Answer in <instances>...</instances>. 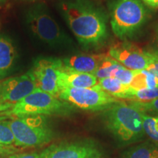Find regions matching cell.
<instances>
[{"mask_svg": "<svg viewBox=\"0 0 158 158\" xmlns=\"http://www.w3.org/2000/svg\"><path fill=\"white\" fill-rule=\"evenodd\" d=\"M108 56L132 70H147L149 65L147 51L128 41L118 43L110 47Z\"/></svg>", "mask_w": 158, "mask_h": 158, "instance_id": "obj_11", "label": "cell"}, {"mask_svg": "<svg viewBox=\"0 0 158 158\" xmlns=\"http://www.w3.org/2000/svg\"><path fill=\"white\" fill-rule=\"evenodd\" d=\"M108 10L114 34L124 41L135 37L149 16L141 0H111L108 2Z\"/></svg>", "mask_w": 158, "mask_h": 158, "instance_id": "obj_3", "label": "cell"}, {"mask_svg": "<svg viewBox=\"0 0 158 158\" xmlns=\"http://www.w3.org/2000/svg\"><path fill=\"white\" fill-rule=\"evenodd\" d=\"M158 98V87L150 89H141L134 90L133 89L130 92L128 99L135 101H143L147 102L153 100Z\"/></svg>", "mask_w": 158, "mask_h": 158, "instance_id": "obj_20", "label": "cell"}, {"mask_svg": "<svg viewBox=\"0 0 158 158\" xmlns=\"http://www.w3.org/2000/svg\"><path fill=\"white\" fill-rule=\"evenodd\" d=\"M62 68L61 59L38 57L35 59L31 70L34 75L37 88L58 98V71Z\"/></svg>", "mask_w": 158, "mask_h": 158, "instance_id": "obj_9", "label": "cell"}, {"mask_svg": "<svg viewBox=\"0 0 158 158\" xmlns=\"http://www.w3.org/2000/svg\"><path fill=\"white\" fill-rule=\"evenodd\" d=\"M155 51V52H156V53H157V54H158V48L157 49V50H155V51Z\"/></svg>", "mask_w": 158, "mask_h": 158, "instance_id": "obj_32", "label": "cell"}, {"mask_svg": "<svg viewBox=\"0 0 158 158\" xmlns=\"http://www.w3.org/2000/svg\"><path fill=\"white\" fill-rule=\"evenodd\" d=\"M6 1H7V0H0V5H2V4L5 3Z\"/></svg>", "mask_w": 158, "mask_h": 158, "instance_id": "obj_29", "label": "cell"}, {"mask_svg": "<svg viewBox=\"0 0 158 158\" xmlns=\"http://www.w3.org/2000/svg\"><path fill=\"white\" fill-rule=\"evenodd\" d=\"M58 9L77 40L85 49L104 46L109 33L108 14L91 0H60Z\"/></svg>", "mask_w": 158, "mask_h": 158, "instance_id": "obj_1", "label": "cell"}, {"mask_svg": "<svg viewBox=\"0 0 158 158\" xmlns=\"http://www.w3.org/2000/svg\"><path fill=\"white\" fill-rule=\"evenodd\" d=\"M16 147H36L48 143L54 133L45 116H17L9 121Z\"/></svg>", "mask_w": 158, "mask_h": 158, "instance_id": "obj_6", "label": "cell"}, {"mask_svg": "<svg viewBox=\"0 0 158 158\" xmlns=\"http://www.w3.org/2000/svg\"><path fill=\"white\" fill-rule=\"evenodd\" d=\"M43 152V158H104L99 146L92 140L54 143Z\"/></svg>", "mask_w": 158, "mask_h": 158, "instance_id": "obj_8", "label": "cell"}, {"mask_svg": "<svg viewBox=\"0 0 158 158\" xmlns=\"http://www.w3.org/2000/svg\"><path fill=\"white\" fill-rule=\"evenodd\" d=\"M58 84L59 88L88 89L99 86L98 79L93 75L68 70L63 66L58 71Z\"/></svg>", "mask_w": 158, "mask_h": 158, "instance_id": "obj_13", "label": "cell"}, {"mask_svg": "<svg viewBox=\"0 0 158 158\" xmlns=\"http://www.w3.org/2000/svg\"><path fill=\"white\" fill-rule=\"evenodd\" d=\"M122 158H158V143L147 141L132 147L124 151Z\"/></svg>", "mask_w": 158, "mask_h": 158, "instance_id": "obj_16", "label": "cell"}, {"mask_svg": "<svg viewBox=\"0 0 158 158\" xmlns=\"http://www.w3.org/2000/svg\"><path fill=\"white\" fill-rule=\"evenodd\" d=\"M75 112L73 106L37 88L5 113L8 117L27 115L70 116Z\"/></svg>", "mask_w": 158, "mask_h": 158, "instance_id": "obj_5", "label": "cell"}, {"mask_svg": "<svg viewBox=\"0 0 158 158\" xmlns=\"http://www.w3.org/2000/svg\"><path fill=\"white\" fill-rule=\"evenodd\" d=\"M152 52L154 53V54H155L156 55V56H157L158 57V54H157V53H156V52H155V51H152Z\"/></svg>", "mask_w": 158, "mask_h": 158, "instance_id": "obj_31", "label": "cell"}, {"mask_svg": "<svg viewBox=\"0 0 158 158\" xmlns=\"http://www.w3.org/2000/svg\"><path fill=\"white\" fill-rule=\"evenodd\" d=\"M0 143L3 145H14L15 143V137L9 121H0Z\"/></svg>", "mask_w": 158, "mask_h": 158, "instance_id": "obj_22", "label": "cell"}, {"mask_svg": "<svg viewBox=\"0 0 158 158\" xmlns=\"http://www.w3.org/2000/svg\"><path fill=\"white\" fill-rule=\"evenodd\" d=\"M27 1H35V0H27Z\"/></svg>", "mask_w": 158, "mask_h": 158, "instance_id": "obj_33", "label": "cell"}, {"mask_svg": "<svg viewBox=\"0 0 158 158\" xmlns=\"http://www.w3.org/2000/svg\"><path fill=\"white\" fill-rule=\"evenodd\" d=\"M122 66L123 65H122L108 55H106L99 65L98 68L97 69L93 76H95L98 80L102 78H114V75L116 71Z\"/></svg>", "mask_w": 158, "mask_h": 158, "instance_id": "obj_18", "label": "cell"}, {"mask_svg": "<svg viewBox=\"0 0 158 158\" xmlns=\"http://www.w3.org/2000/svg\"><path fill=\"white\" fill-rule=\"evenodd\" d=\"M136 70H132L130 69L124 68V66H122L117 70L116 71L114 75V78L119 81L122 84L129 86L133 80L134 76H135Z\"/></svg>", "mask_w": 158, "mask_h": 158, "instance_id": "obj_23", "label": "cell"}, {"mask_svg": "<svg viewBox=\"0 0 158 158\" xmlns=\"http://www.w3.org/2000/svg\"><path fill=\"white\" fill-rule=\"evenodd\" d=\"M149 56V65L147 70L158 77V57L153 52L147 51Z\"/></svg>", "mask_w": 158, "mask_h": 158, "instance_id": "obj_24", "label": "cell"}, {"mask_svg": "<svg viewBox=\"0 0 158 158\" xmlns=\"http://www.w3.org/2000/svg\"><path fill=\"white\" fill-rule=\"evenodd\" d=\"M129 102L144 114L154 115L153 116H158V98L147 102L132 100Z\"/></svg>", "mask_w": 158, "mask_h": 158, "instance_id": "obj_21", "label": "cell"}, {"mask_svg": "<svg viewBox=\"0 0 158 158\" xmlns=\"http://www.w3.org/2000/svg\"><path fill=\"white\" fill-rule=\"evenodd\" d=\"M105 127L118 142L135 143L145 135L141 112L129 102L114 103L102 113Z\"/></svg>", "mask_w": 158, "mask_h": 158, "instance_id": "obj_2", "label": "cell"}, {"mask_svg": "<svg viewBox=\"0 0 158 158\" xmlns=\"http://www.w3.org/2000/svg\"><path fill=\"white\" fill-rule=\"evenodd\" d=\"M6 158H43V152H32L15 153Z\"/></svg>", "mask_w": 158, "mask_h": 158, "instance_id": "obj_26", "label": "cell"}, {"mask_svg": "<svg viewBox=\"0 0 158 158\" xmlns=\"http://www.w3.org/2000/svg\"><path fill=\"white\" fill-rule=\"evenodd\" d=\"M141 1L150 8H158V0H141Z\"/></svg>", "mask_w": 158, "mask_h": 158, "instance_id": "obj_28", "label": "cell"}, {"mask_svg": "<svg viewBox=\"0 0 158 158\" xmlns=\"http://www.w3.org/2000/svg\"><path fill=\"white\" fill-rule=\"evenodd\" d=\"M58 98L74 107L89 111H104L120 100L102 90L100 85L88 89L59 88Z\"/></svg>", "mask_w": 158, "mask_h": 158, "instance_id": "obj_7", "label": "cell"}, {"mask_svg": "<svg viewBox=\"0 0 158 158\" xmlns=\"http://www.w3.org/2000/svg\"><path fill=\"white\" fill-rule=\"evenodd\" d=\"M129 86L134 90L157 88L158 87V77L147 70H136Z\"/></svg>", "mask_w": 158, "mask_h": 158, "instance_id": "obj_17", "label": "cell"}, {"mask_svg": "<svg viewBox=\"0 0 158 158\" xmlns=\"http://www.w3.org/2000/svg\"><path fill=\"white\" fill-rule=\"evenodd\" d=\"M13 105L9 104V103H3V102H0V121H3V120H6L8 116H5V113L7 110H10Z\"/></svg>", "mask_w": 158, "mask_h": 158, "instance_id": "obj_27", "label": "cell"}, {"mask_svg": "<svg viewBox=\"0 0 158 158\" xmlns=\"http://www.w3.org/2000/svg\"><path fill=\"white\" fill-rule=\"evenodd\" d=\"M106 56L105 54H78L61 60L63 68L66 70L93 75Z\"/></svg>", "mask_w": 158, "mask_h": 158, "instance_id": "obj_12", "label": "cell"}, {"mask_svg": "<svg viewBox=\"0 0 158 158\" xmlns=\"http://www.w3.org/2000/svg\"><path fill=\"white\" fill-rule=\"evenodd\" d=\"M17 56V50L12 40L0 34V81L5 79L14 68Z\"/></svg>", "mask_w": 158, "mask_h": 158, "instance_id": "obj_14", "label": "cell"}, {"mask_svg": "<svg viewBox=\"0 0 158 158\" xmlns=\"http://www.w3.org/2000/svg\"><path fill=\"white\" fill-rule=\"evenodd\" d=\"M98 83L102 90L117 99H128L130 92L133 91L130 86L122 84L116 78L99 79Z\"/></svg>", "mask_w": 158, "mask_h": 158, "instance_id": "obj_15", "label": "cell"}, {"mask_svg": "<svg viewBox=\"0 0 158 158\" xmlns=\"http://www.w3.org/2000/svg\"><path fill=\"white\" fill-rule=\"evenodd\" d=\"M20 149L14 145H3L0 143V158H6L10 155L18 153Z\"/></svg>", "mask_w": 158, "mask_h": 158, "instance_id": "obj_25", "label": "cell"}, {"mask_svg": "<svg viewBox=\"0 0 158 158\" xmlns=\"http://www.w3.org/2000/svg\"><path fill=\"white\" fill-rule=\"evenodd\" d=\"M141 116L145 135L153 142L158 143V116H150L143 112H141Z\"/></svg>", "mask_w": 158, "mask_h": 158, "instance_id": "obj_19", "label": "cell"}, {"mask_svg": "<svg viewBox=\"0 0 158 158\" xmlns=\"http://www.w3.org/2000/svg\"><path fill=\"white\" fill-rule=\"evenodd\" d=\"M25 21L33 35L51 48L70 46L72 40L51 15L45 3H37L26 10Z\"/></svg>", "mask_w": 158, "mask_h": 158, "instance_id": "obj_4", "label": "cell"}, {"mask_svg": "<svg viewBox=\"0 0 158 158\" xmlns=\"http://www.w3.org/2000/svg\"><path fill=\"white\" fill-rule=\"evenodd\" d=\"M156 33H157V38H158V24L157 26V28H156Z\"/></svg>", "mask_w": 158, "mask_h": 158, "instance_id": "obj_30", "label": "cell"}, {"mask_svg": "<svg viewBox=\"0 0 158 158\" xmlns=\"http://www.w3.org/2000/svg\"><path fill=\"white\" fill-rule=\"evenodd\" d=\"M37 89L31 70L20 76L0 81V102L14 106Z\"/></svg>", "mask_w": 158, "mask_h": 158, "instance_id": "obj_10", "label": "cell"}]
</instances>
